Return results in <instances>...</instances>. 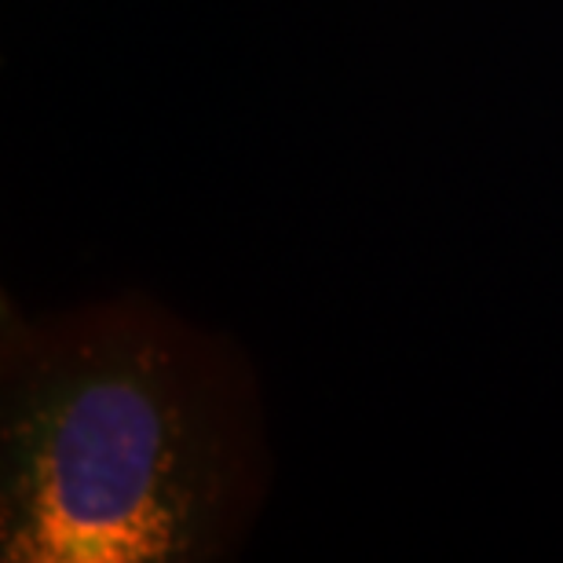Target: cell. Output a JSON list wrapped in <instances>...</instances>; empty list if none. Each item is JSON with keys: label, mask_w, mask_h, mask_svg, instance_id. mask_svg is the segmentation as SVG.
I'll list each match as a JSON object with an SVG mask.
<instances>
[{"label": "cell", "mask_w": 563, "mask_h": 563, "mask_svg": "<svg viewBox=\"0 0 563 563\" xmlns=\"http://www.w3.org/2000/svg\"><path fill=\"white\" fill-rule=\"evenodd\" d=\"M8 563L217 560L264 487L253 377L140 300L30 322L4 300Z\"/></svg>", "instance_id": "cell-1"}]
</instances>
